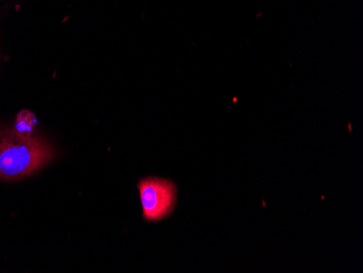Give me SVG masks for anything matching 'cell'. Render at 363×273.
Listing matches in <instances>:
<instances>
[{
    "label": "cell",
    "mask_w": 363,
    "mask_h": 273,
    "mask_svg": "<svg viewBox=\"0 0 363 273\" xmlns=\"http://www.w3.org/2000/svg\"><path fill=\"white\" fill-rule=\"evenodd\" d=\"M23 0H0V20L19 9Z\"/></svg>",
    "instance_id": "3957f363"
},
{
    "label": "cell",
    "mask_w": 363,
    "mask_h": 273,
    "mask_svg": "<svg viewBox=\"0 0 363 273\" xmlns=\"http://www.w3.org/2000/svg\"><path fill=\"white\" fill-rule=\"evenodd\" d=\"M55 148L42 136L16 126L0 128V179L20 180L52 162Z\"/></svg>",
    "instance_id": "6da1fadb"
},
{
    "label": "cell",
    "mask_w": 363,
    "mask_h": 273,
    "mask_svg": "<svg viewBox=\"0 0 363 273\" xmlns=\"http://www.w3.org/2000/svg\"><path fill=\"white\" fill-rule=\"evenodd\" d=\"M138 189L147 221H159L172 213L177 201V187L171 181L144 179L138 183Z\"/></svg>",
    "instance_id": "7a4b0ae2"
}]
</instances>
